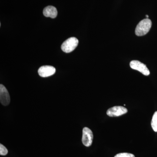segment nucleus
<instances>
[{"label":"nucleus","instance_id":"obj_3","mask_svg":"<svg viewBox=\"0 0 157 157\" xmlns=\"http://www.w3.org/2000/svg\"><path fill=\"white\" fill-rule=\"evenodd\" d=\"M130 67L133 70L139 71L145 76L150 75V71L146 66L139 61L133 60L130 63Z\"/></svg>","mask_w":157,"mask_h":157},{"label":"nucleus","instance_id":"obj_10","mask_svg":"<svg viewBox=\"0 0 157 157\" xmlns=\"http://www.w3.org/2000/svg\"><path fill=\"white\" fill-rule=\"evenodd\" d=\"M8 153V151L6 147L3 144H0V155H6Z\"/></svg>","mask_w":157,"mask_h":157},{"label":"nucleus","instance_id":"obj_1","mask_svg":"<svg viewBox=\"0 0 157 157\" xmlns=\"http://www.w3.org/2000/svg\"><path fill=\"white\" fill-rule=\"evenodd\" d=\"M152 22L150 19L146 18L142 20L137 25L135 29V34L138 36H144L148 33L151 28Z\"/></svg>","mask_w":157,"mask_h":157},{"label":"nucleus","instance_id":"obj_2","mask_svg":"<svg viewBox=\"0 0 157 157\" xmlns=\"http://www.w3.org/2000/svg\"><path fill=\"white\" fill-rule=\"evenodd\" d=\"M78 39L75 37H71L67 39L61 45L62 50L66 53L73 52L78 45Z\"/></svg>","mask_w":157,"mask_h":157},{"label":"nucleus","instance_id":"obj_7","mask_svg":"<svg viewBox=\"0 0 157 157\" xmlns=\"http://www.w3.org/2000/svg\"><path fill=\"white\" fill-rule=\"evenodd\" d=\"M55 68L50 66H42L38 70L39 76L42 77H47L52 76L56 73Z\"/></svg>","mask_w":157,"mask_h":157},{"label":"nucleus","instance_id":"obj_12","mask_svg":"<svg viewBox=\"0 0 157 157\" xmlns=\"http://www.w3.org/2000/svg\"><path fill=\"white\" fill-rule=\"evenodd\" d=\"M146 17H147H147H148V15H146Z\"/></svg>","mask_w":157,"mask_h":157},{"label":"nucleus","instance_id":"obj_8","mask_svg":"<svg viewBox=\"0 0 157 157\" xmlns=\"http://www.w3.org/2000/svg\"><path fill=\"white\" fill-rule=\"evenodd\" d=\"M43 13L45 17L55 18L57 15L58 11L56 8L54 6H48L44 9Z\"/></svg>","mask_w":157,"mask_h":157},{"label":"nucleus","instance_id":"obj_6","mask_svg":"<svg viewBox=\"0 0 157 157\" xmlns=\"http://www.w3.org/2000/svg\"><path fill=\"white\" fill-rule=\"evenodd\" d=\"M0 101L4 106L10 104V98L8 90L2 84L0 85Z\"/></svg>","mask_w":157,"mask_h":157},{"label":"nucleus","instance_id":"obj_9","mask_svg":"<svg viewBox=\"0 0 157 157\" xmlns=\"http://www.w3.org/2000/svg\"><path fill=\"white\" fill-rule=\"evenodd\" d=\"M151 126L153 130L155 132H157V111L155 112L153 116L151 122Z\"/></svg>","mask_w":157,"mask_h":157},{"label":"nucleus","instance_id":"obj_5","mask_svg":"<svg viewBox=\"0 0 157 157\" xmlns=\"http://www.w3.org/2000/svg\"><path fill=\"white\" fill-rule=\"evenodd\" d=\"M128 112V109L122 106H115L109 108L107 111V115L111 117L120 116Z\"/></svg>","mask_w":157,"mask_h":157},{"label":"nucleus","instance_id":"obj_11","mask_svg":"<svg viewBox=\"0 0 157 157\" xmlns=\"http://www.w3.org/2000/svg\"><path fill=\"white\" fill-rule=\"evenodd\" d=\"M114 157H135V156L128 153H121L116 155Z\"/></svg>","mask_w":157,"mask_h":157},{"label":"nucleus","instance_id":"obj_4","mask_svg":"<svg viewBox=\"0 0 157 157\" xmlns=\"http://www.w3.org/2000/svg\"><path fill=\"white\" fill-rule=\"evenodd\" d=\"M93 138V132L89 128H83L82 130V140L83 145L86 147H90L92 144Z\"/></svg>","mask_w":157,"mask_h":157}]
</instances>
